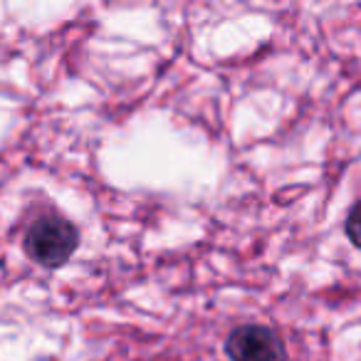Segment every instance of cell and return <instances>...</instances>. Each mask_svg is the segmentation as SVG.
I'll list each match as a JSON object with an SVG mask.
<instances>
[{
    "label": "cell",
    "instance_id": "1",
    "mask_svg": "<svg viewBox=\"0 0 361 361\" xmlns=\"http://www.w3.org/2000/svg\"><path fill=\"white\" fill-rule=\"evenodd\" d=\"M25 252L32 262L42 267H62L75 250L80 247V231L75 223L60 216H45L37 218L25 233Z\"/></svg>",
    "mask_w": 361,
    "mask_h": 361
},
{
    "label": "cell",
    "instance_id": "2",
    "mask_svg": "<svg viewBox=\"0 0 361 361\" xmlns=\"http://www.w3.org/2000/svg\"><path fill=\"white\" fill-rule=\"evenodd\" d=\"M226 354L231 361H287V346L265 324H243L228 334Z\"/></svg>",
    "mask_w": 361,
    "mask_h": 361
},
{
    "label": "cell",
    "instance_id": "3",
    "mask_svg": "<svg viewBox=\"0 0 361 361\" xmlns=\"http://www.w3.org/2000/svg\"><path fill=\"white\" fill-rule=\"evenodd\" d=\"M344 231H346V238L351 240V245L361 250V201L349 211L346 223H344Z\"/></svg>",
    "mask_w": 361,
    "mask_h": 361
}]
</instances>
